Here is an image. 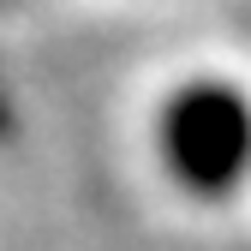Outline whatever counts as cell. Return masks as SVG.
Wrapping results in <instances>:
<instances>
[{
  "instance_id": "1",
  "label": "cell",
  "mask_w": 251,
  "mask_h": 251,
  "mask_svg": "<svg viewBox=\"0 0 251 251\" xmlns=\"http://www.w3.org/2000/svg\"><path fill=\"white\" fill-rule=\"evenodd\" d=\"M144 155L179 203H233L251 185V78L185 72L150 102Z\"/></svg>"
}]
</instances>
